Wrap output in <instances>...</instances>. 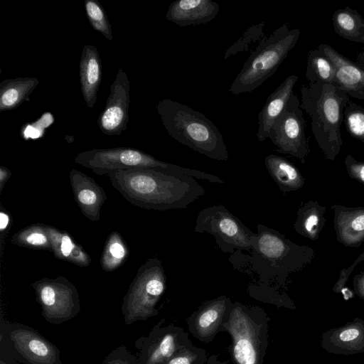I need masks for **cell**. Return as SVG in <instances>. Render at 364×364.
<instances>
[{
  "label": "cell",
  "instance_id": "obj_7",
  "mask_svg": "<svg viewBox=\"0 0 364 364\" xmlns=\"http://www.w3.org/2000/svg\"><path fill=\"white\" fill-rule=\"evenodd\" d=\"M75 163L87 168L97 175H107L112 171L132 168H151L173 174H181L215 182L213 174L161 161L141 150L129 147L93 149L79 153Z\"/></svg>",
  "mask_w": 364,
  "mask_h": 364
},
{
  "label": "cell",
  "instance_id": "obj_36",
  "mask_svg": "<svg viewBox=\"0 0 364 364\" xmlns=\"http://www.w3.org/2000/svg\"><path fill=\"white\" fill-rule=\"evenodd\" d=\"M100 364H136V356L121 346L113 350Z\"/></svg>",
  "mask_w": 364,
  "mask_h": 364
},
{
  "label": "cell",
  "instance_id": "obj_11",
  "mask_svg": "<svg viewBox=\"0 0 364 364\" xmlns=\"http://www.w3.org/2000/svg\"><path fill=\"white\" fill-rule=\"evenodd\" d=\"M268 138L276 146L277 152L295 157L303 164L306 162L310 148L301 102L294 93L273 124Z\"/></svg>",
  "mask_w": 364,
  "mask_h": 364
},
{
  "label": "cell",
  "instance_id": "obj_33",
  "mask_svg": "<svg viewBox=\"0 0 364 364\" xmlns=\"http://www.w3.org/2000/svg\"><path fill=\"white\" fill-rule=\"evenodd\" d=\"M264 26L265 22L262 21L247 28L242 36L228 48L225 53L224 59L226 60L239 52L247 50L252 43L261 41L266 37L264 32Z\"/></svg>",
  "mask_w": 364,
  "mask_h": 364
},
{
  "label": "cell",
  "instance_id": "obj_37",
  "mask_svg": "<svg viewBox=\"0 0 364 364\" xmlns=\"http://www.w3.org/2000/svg\"><path fill=\"white\" fill-rule=\"evenodd\" d=\"M344 164L348 176L364 185V162L349 154L346 157Z\"/></svg>",
  "mask_w": 364,
  "mask_h": 364
},
{
  "label": "cell",
  "instance_id": "obj_14",
  "mask_svg": "<svg viewBox=\"0 0 364 364\" xmlns=\"http://www.w3.org/2000/svg\"><path fill=\"white\" fill-rule=\"evenodd\" d=\"M233 302L222 295L205 301L186 319L191 335L204 343L211 342L221 332Z\"/></svg>",
  "mask_w": 364,
  "mask_h": 364
},
{
  "label": "cell",
  "instance_id": "obj_42",
  "mask_svg": "<svg viewBox=\"0 0 364 364\" xmlns=\"http://www.w3.org/2000/svg\"><path fill=\"white\" fill-rule=\"evenodd\" d=\"M357 63L364 70V50L358 53Z\"/></svg>",
  "mask_w": 364,
  "mask_h": 364
},
{
  "label": "cell",
  "instance_id": "obj_4",
  "mask_svg": "<svg viewBox=\"0 0 364 364\" xmlns=\"http://www.w3.org/2000/svg\"><path fill=\"white\" fill-rule=\"evenodd\" d=\"M156 109L172 138L211 159L228 160L223 136L203 113L170 99L159 101Z\"/></svg>",
  "mask_w": 364,
  "mask_h": 364
},
{
  "label": "cell",
  "instance_id": "obj_20",
  "mask_svg": "<svg viewBox=\"0 0 364 364\" xmlns=\"http://www.w3.org/2000/svg\"><path fill=\"white\" fill-rule=\"evenodd\" d=\"M219 9L220 5L211 0H176L169 5L165 18L179 26L205 24Z\"/></svg>",
  "mask_w": 364,
  "mask_h": 364
},
{
  "label": "cell",
  "instance_id": "obj_34",
  "mask_svg": "<svg viewBox=\"0 0 364 364\" xmlns=\"http://www.w3.org/2000/svg\"><path fill=\"white\" fill-rule=\"evenodd\" d=\"M208 358L205 350L193 345L180 350L164 364H205Z\"/></svg>",
  "mask_w": 364,
  "mask_h": 364
},
{
  "label": "cell",
  "instance_id": "obj_38",
  "mask_svg": "<svg viewBox=\"0 0 364 364\" xmlns=\"http://www.w3.org/2000/svg\"><path fill=\"white\" fill-rule=\"evenodd\" d=\"M353 293L364 300V272L356 274L353 279Z\"/></svg>",
  "mask_w": 364,
  "mask_h": 364
},
{
  "label": "cell",
  "instance_id": "obj_18",
  "mask_svg": "<svg viewBox=\"0 0 364 364\" xmlns=\"http://www.w3.org/2000/svg\"><path fill=\"white\" fill-rule=\"evenodd\" d=\"M69 178L74 198L82 213L90 220L97 222L100 211L107 200L104 189L85 173L71 169Z\"/></svg>",
  "mask_w": 364,
  "mask_h": 364
},
{
  "label": "cell",
  "instance_id": "obj_2",
  "mask_svg": "<svg viewBox=\"0 0 364 364\" xmlns=\"http://www.w3.org/2000/svg\"><path fill=\"white\" fill-rule=\"evenodd\" d=\"M257 230L247 255V263L259 278V284L252 286L277 291L291 274L301 271L315 257L312 247L297 245L274 229L258 224Z\"/></svg>",
  "mask_w": 364,
  "mask_h": 364
},
{
  "label": "cell",
  "instance_id": "obj_24",
  "mask_svg": "<svg viewBox=\"0 0 364 364\" xmlns=\"http://www.w3.org/2000/svg\"><path fill=\"white\" fill-rule=\"evenodd\" d=\"M326 210L325 206L314 200L301 205L294 223L296 232L312 241L318 240L326 224Z\"/></svg>",
  "mask_w": 364,
  "mask_h": 364
},
{
  "label": "cell",
  "instance_id": "obj_39",
  "mask_svg": "<svg viewBox=\"0 0 364 364\" xmlns=\"http://www.w3.org/2000/svg\"><path fill=\"white\" fill-rule=\"evenodd\" d=\"M10 218L7 213L4 211L0 212V232H1V242H3V237L7 231L8 226L9 225Z\"/></svg>",
  "mask_w": 364,
  "mask_h": 364
},
{
  "label": "cell",
  "instance_id": "obj_43",
  "mask_svg": "<svg viewBox=\"0 0 364 364\" xmlns=\"http://www.w3.org/2000/svg\"><path fill=\"white\" fill-rule=\"evenodd\" d=\"M0 364H8L6 362H4L3 360H1Z\"/></svg>",
  "mask_w": 364,
  "mask_h": 364
},
{
  "label": "cell",
  "instance_id": "obj_23",
  "mask_svg": "<svg viewBox=\"0 0 364 364\" xmlns=\"http://www.w3.org/2000/svg\"><path fill=\"white\" fill-rule=\"evenodd\" d=\"M264 165L282 193L301 189L305 178L298 168L284 157L271 154L264 158Z\"/></svg>",
  "mask_w": 364,
  "mask_h": 364
},
{
  "label": "cell",
  "instance_id": "obj_13",
  "mask_svg": "<svg viewBox=\"0 0 364 364\" xmlns=\"http://www.w3.org/2000/svg\"><path fill=\"white\" fill-rule=\"evenodd\" d=\"M130 85L127 73L118 68L106 105L97 118L98 126L106 135H119L129 122Z\"/></svg>",
  "mask_w": 364,
  "mask_h": 364
},
{
  "label": "cell",
  "instance_id": "obj_16",
  "mask_svg": "<svg viewBox=\"0 0 364 364\" xmlns=\"http://www.w3.org/2000/svg\"><path fill=\"white\" fill-rule=\"evenodd\" d=\"M321 345L326 352L336 355L364 353V320L355 318L343 326L324 331Z\"/></svg>",
  "mask_w": 364,
  "mask_h": 364
},
{
  "label": "cell",
  "instance_id": "obj_1",
  "mask_svg": "<svg viewBox=\"0 0 364 364\" xmlns=\"http://www.w3.org/2000/svg\"><path fill=\"white\" fill-rule=\"evenodd\" d=\"M107 176L124 198L147 210L185 209L205 193L204 188L192 176L151 168L116 170L108 173Z\"/></svg>",
  "mask_w": 364,
  "mask_h": 364
},
{
  "label": "cell",
  "instance_id": "obj_8",
  "mask_svg": "<svg viewBox=\"0 0 364 364\" xmlns=\"http://www.w3.org/2000/svg\"><path fill=\"white\" fill-rule=\"evenodd\" d=\"M166 288L163 264L149 258L142 264L123 298L122 313L127 325L145 321L159 314L156 305Z\"/></svg>",
  "mask_w": 364,
  "mask_h": 364
},
{
  "label": "cell",
  "instance_id": "obj_5",
  "mask_svg": "<svg viewBox=\"0 0 364 364\" xmlns=\"http://www.w3.org/2000/svg\"><path fill=\"white\" fill-rule=\"evenodd\" d=\"M269 317L258 306L233 302L221 331L232 339L233 364H263L268 346Z\"/></svg>",
  "mask_w": 364,
  "mask_h": 364
},
{
  "label": "cell",
  "instance_id": "obj_15",
  "mask_svg": "<svg viewBox=\"0 0 364 364\" xmlns=\"http://www.w3.org/2000/svg\"><path fill=\"white\" fill-rule=\"evenodd\" d=\"M10 338L29 364H63L58 348L32 328L20 326L10 333Z\"/></svg>",
  "mask_w": 364,
  "mask_h": 364
},
{
  "label": "cell",
  "instance_id": "obj_17",
  "mask_svg": "<svg viewBox=\"0 0 364 364\" xmlns=\"http://www.w3.org/2000/svg\"><path fill=\"white\" fill-rule=\"evenodd\" d=\"M317 48L323 52L334 65L336 73L333 85L348 96L364 100V70L328 44L321 43Z\"/></svg>",
  "mask_w": 364,
  "mask_h": 364
},
{
  "label": "cell",
  "instance_id": "obj_26",
  "mask_svg": "<svg viewBox=\"0 0 364 364\" xmlns=\"http://www.w3.org/2000/svg\"><path fill=\"white\" fill-rule=\"evenodd\" d=\"M38 83V79L30 77L4 80L0 83V111L16 109L28 101Z\"/></svg>",
  "mask_w": 364,
  "mask_h": 364
},
{
  "label": "cell",
  "instance_id": "obj_31",
  "mask_svg": "<svg viewBox=\"0 0 364 364\" xmlns=\"http://www.w3.org/2000/svg\"><path fill=\"white\" fill-rule=\"evenodd\" d=\"M343 123L348 133L364 144V107L349 100L343 112Z\"/></svg>",
  "mask_w": 364,
  "mask_h": 364
},
{
  "label": "cell",
  "instance_id": "obj_25",
  "mask_svg": "<svg viewBox=\"0 0 364 364\" xmlns=\"http://www.w3.org/2000/svg\"><path fill=\"white\" fill-rule=\"evenodd\" d=\"M51 252L58 259L80 267H87L91 258L83 248L73 240L66 232L48 226Z\"/></svg>",
  "mask_w": 364,
  "mask_h": 364
},
{
  "label": "cell",
  "instance_id": "obj_35",
  "mask_svg": "<svg viewBox=\"0 0 364 364\" xmlns=\"http://www.w3.org/2000/svg\"><path fill=\"white\" fill-rule=\"evenodd\" d=\"M363 260L364 251L348 268L341 270L339 277L333 287V291L334 292L343 294L345 299H348L353 296L354 293L346 287V282L355 267Z\"/></svg>",
  "mask_w": 364,
  "mask_h": 364
},
{
  "label": "cell",
  "instance_id": "obj_27",
  "mask_svg": "<svg viewBox=\"0 0 364 364\" xmlns=\"http://www.w3.org/2000/svg\"><path fill=\"white\" fill-rule=\"evenodd\" d=\"M334 31L343 38L364 44V18L349 6L338 9L332 16Z\"/></svg>",
  "mask_w": 364,
  "mask_h": 364
},
{
  "label": "cell",
  "instance_id": "obj_3",
  "mask_svg": "<svg viewBox=\"0 0 364 364\" xmlns=\"http://www.w3.org/2000/svg\"><path fill=\"white\" fill-rule=\"evenodd\" d=\"M350 100L343 90L328 83L301 88V106L311 119V131L326 159L334 160L343 146L341 127Z\"/></svg>",
  "mask_w": 364,
  "mask_h": 364
},
{
  "label": "cell",
  "instance_id": "obj_40",
  "mask_svg": "<svg viewBox=\"0 0 364 364\" xmlns=\"http://www.w3.org/2000/svg\"><path fill=\"white\" fill-rule=\"evenodd\" d=\"M11 176V171L3 166H0V191L2 192L4 186Z\"/></svg>",
  "mask_w": 364,
  "mask_h": 364
},
{
  "label": "cell",
  "instance_id": "obj_9",
  "mask_svg": "<svg viewBox=\"0 0 364 364\" xmlns=\"http://www.w3.org/2000/svg\"><path fill=\"white\" fill-rule=\"evenodd\" d=\"M194 230L213 235L224 253H234L235 250L250 252L257 235L220 204L202 209L197 215Z\"/></svg>",
  "mask_w": 364,
  "mask_h": 364
},
{
  "label": "cell",
  "instance_id": "obj_28",
  "mask_svg": "<svg viewBox=\"0 0 364 364\" xmlns=\"http://www.w3.org/2000/svg\"><path fill=\"white\" fill-rule=\"evenodd\" d=\"M335 67L331 60L317 48L307 55L306 77L309 83L333 84Z\"/></svg>",
  "mask_w": 364,
  "mask_h": 364
},
{
  "label": "cell",
  "instance_id": "obj_29",
  "mask_svg": "<svg viewBox=\"0 0 364 364\" xmlns=\"http://www.w3.org/2000/svg\"><path fill=\"white\" fill-rule=\"evenodd\" d=\"M48 225L33 224L16 232L11 238V242L19 247L47 250L51 252V244Z\"/></svg>",
  "mask_w": 364,
  "mask_h": 364
},
{
  "label": "cell",
  "instance_id": "obj_6",
  "mask_svg": "<svg viewBox=\"0 0 364 364\" xmlns=\"http://www.w3.org/2000/svg\"><path fill=\"white\" fill-rule=\"evenodd\" d=\"M301 32L284 23L269 37L259 41L245 61L230 87L235 95L250 92L277 71L290 50L296 46Z\"/></svg>",
  "mask_w": 364,
  "mask_h": 364
},
{
  "label": "cell",
  "instance_id": "obj_21",
  "mask_svg": "<svg viewBox=\"0 0 364 364\" xmlns=\"http://www.w3.org/2000/svg\"><path fill=\"white\" fill-rule=\"evenodd\" d=\"M298 79L296 75L288 76L267 97L258 114V130L256 135L259 141L268 138L273 124L294 94L293 89Z\"/></svg>",
  "mask_w": 364,
  "mask_h": 364
},
{
  "label": "cell",
  "instance_id": "obj_32",
  "mask_svg": "<svg viewBox=\"0 0 364 364\" xmlns=\"http://www.w3.org/2000/svg\"><path fill=\"white\" fill-rule=\"evenodd\" d=\"M85 9L92 27L103 35L107 40L112 41L113 36L111 25L100 4L96 0H85Z\"/></svg>",
  "mask_w": 364,
  "mask_h": 364
},
{
  "label": "cell",
  "instance_id": "obj_41",
  "mask_svg": "<svg viewBox=\"0 0 364 364\" xmlns=\"http://www.w3.org/2000/svg\"><path fill=\"white\" fill-rule=\"evenodd\" d=\"M205 364H231L228 362L221 361L217 355L213 354L208 356Z\"/></svg>",
  "mask_w": 364,
  "mask_h": 364
},
{
  "label": "cell",
  "instance_id": "obj_12",
  "mask_svg": "<svg viewBox=\"0 0 364 364\" xmlns=\"http://www.w3.org/2000/svg\"><path fill=\"white\" fill-rule=\"evenodd\" d=\"M185 330L173 323L165 324L162 318L146 336L135 343L139 350L136 364H164L180 350L193 346Z\"/></svg>",
  "mask_w": 364,
  "mask_h": 364
},
{
  "label": "cell",
  "instance_id": "obj_22",
  "mask_svg": "<svg viewBox=\"0 0 364 364\" xmlns=\"http://www.w3.org/2000/svg\"><path fill=\"white\" fill-rule=\"evenodd\" d=\"M97 48L85 45L80 60V82L82 94L88 108H93L102 81V69Z\"/></svg>",
  "mask_w": 364,
  "mask_h": 364
},
{
  "label": "cell",
  "instance_id": "obj_30",
  "mask_svg": "<svg viewBox=\"0 0 364 364\" xmlns=\"http://www.w3.org/2000/svg\"><path fill=\"white\" fill-rule=\"evenodd\" d=\"M128 255L126 242L120 234L112 232L105 242L100 259L102 268L106 272L114 271L125 262Z\"/></svg>",
  "mask_w": 364,
  "mask_h": 364
},
{
  "label": "cell",
  "instance_id": "obj_10",
  "mask_svg": "<svg viewBox=\"0 0 364 364\" xmlns=\"http://www.w3.org/2000/svg\"><path fill=\"white\" fill-rule=\"evenodd\" d=\"M43 318L60 324L75 318L80 311V302L75 285L66 277L42 278L31 284Z\"/></svg>",
  "mask_w": 364,
  "mask_h": 364
},
{
  "label": "cell",
  "instance_id": "obj_19",
  "mask_svg": "<svg viewBox=\"0 0 364 364\" xmlns=\"http://www.w3.org/2000/svg\"><path fill=\"white\" fill-rule=\"evenodd\" d=\"M331 208L337 241L348 247H359L364 242V207L336 204Z\"/></svg>",
  "mask_w": 364,
  "mask_h": 364
}]
</instances>
